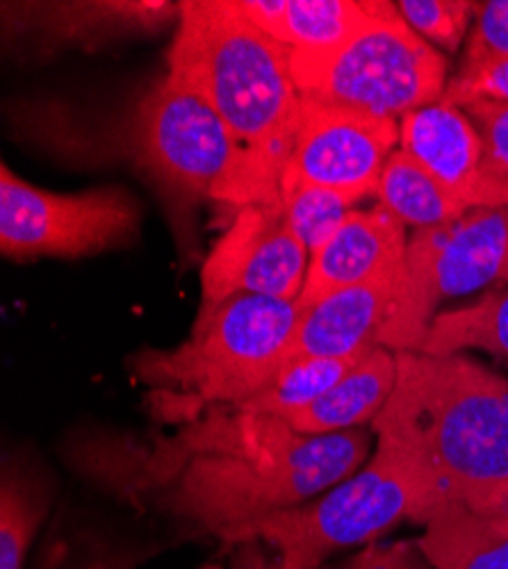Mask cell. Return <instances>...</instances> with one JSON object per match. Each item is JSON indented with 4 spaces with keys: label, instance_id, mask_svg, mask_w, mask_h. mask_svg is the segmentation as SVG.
Wrapping results in <instances>:
<instances>
[{
    "label": "cell",
    "instance_id": "16",
    "mask_svg": "<svg viewBox=\"0 0 508 569\" xmlns=\"http://www.w3.org/2000/svg\"><path fill=\"white\" fill-rule=\"evenodd\" d=\"M397 386V353L386 347L369 349L315 403L283 417L301 436H331L365 429L386 408Z\"/></svg>",
    "mask_w": 508,
    "mask_h": 569
},
{
    "label": "cell",
    "instance_id": "27",
    "mask_svg": "<svg viewBox=\"0 0 508 569\" xmlns=\"http://www.w3.org/2000/svg\"><path fill=\"white\" fill-rule=\"evenodd\" d=\"M495 56H508V0H490L477 8L466 64Z\"/></svg>",
    "mask_w": 508,
    "mask_h": 569
},
{
    "label": "cell",
    "instance_id": "17",
    "mask_svg": "<svg viewBox=\"0 0 508 569\" xmlns=\"http://www.w3.org/2000/svg\"><path fill=\"white\" fill-rule=\"evenodd\" d=\"M242 12L290 51H331L353 37L381 3L377 0H240Z\"/></svg>",
    "mask_w": 508,
    "mask_h": 569
},
{
    "label": "cell",
    "instance_id": "30",
    "mask_svg": "<svg viewBox=\"0 0 508 569\" xmlns=\"http://www.w3.org/2000/svg\"><path fill=\"white\" fill-rule=\"evenodd\" d=\"M238 569H273V562H267L265 556L260 553V549L256 547V542H245L238 562Z\"/></svg>",
    "mask_w": 508,
    "mask_h": 569
},
{
    "label": "cell",
    "instance_id": "7",
    "mask_svg": "<svg viewBox=\"0 0 508 569\" xmlns=\"http://www.w3.org/2000/svg\"><path fill=\"white\" fill-rule=\"evenodd\" d=\"M292 78L303 99L381 119L434 106L447 89V60L397 12L381 3L353 37L331 51H292Z\"/></svg>",
    "mask_w": 508,
    "mask_h": 569
},
{
    "label": "cell",
    "instance_id": "25",
    "mask_svg": "<svg viewBox=\"0 0 508 569\" xmlns=\"http://www.w3.org/2000/svg\"><path fill=\"white\" fill-rule=\"evenodd\" d=\"M472 101L508 103V56L484 58L460 67L447 82L440 103L464 108Z\"/></svg>",
    "mask_w": 508,
    "mask_h": 569
},
{
    "label": "cell",
    "instance_id": "18",
    "mask_svg": "<svg viewBox=\"0 0 508 569\" xmlns=\"http://www.w3.org/2000/svg\"><path fill=\"white\" fill-rule=\"evenodd\" d=\"M434 569H508V515L436 503L418 540Z\"/></svg>",
    "mask_w": 508,
    "mask_h": 569
},
{
    "label": "cell",
    "instance_id": "28",
    "mask_svg": "<svg viewBox=\"0 0 508 569\" xmlns=\"http://www.w3.org/2000/svg\"><path fill=\"white\" fill-rule=\"evenodd\" d=\"M347 569H434V565L420 542H372L351 558Z\"/></svg>",
    "mask_w": 508,
    "mask_h": 569
},
{
    "label": "cell",
    "instance_id": "29",
    "mask_svg": "<svg viewBox=\"0 0 508 569\" xmlns=\"http://www.w3.org/2000/svg\"><path fill=\"white\" fill-rule=\"evenodd\" d=\"M466 203L468 208H508V180L477 176Z\"/></svg>",
    "mask_w": 508,
    "mask_h": 569
},
{
    "label": "cell",
    "instance_id": "31",
    "mask_svg": "<svg viewBox=\"0 0 508 569\" xmlns=\"http://www.w3.org/2000/svg\"><path fill=\"white\" fill-rule=\"evenodd\" d=\"M203 569H221V567H217V565H210V567H203Z\"/></svg>",
    "mask_w": 508,
    "mask_h": 569
},
{
    "label": "cell",
    "instance_id": "15",
    "mask_svg": "<svg viewBox=\"0 0 508 569\" xmlns=\"http://www.w3.org/2000/svg\"><path fill=\"white\" fill-rule=\"evenodd\" d=\"M399 144L404 153L418 160L466 203L479 176L484 147L475 123L464 110L438 101L406 114L399 123Z\"/></svg>",
    "mask_w": 508,
    "mask_h": 569
},
{
    "label": "cell",
    "instance_id": "19",
    "mask_svg": "<svg viewBox=\"0 0 508 569\" xmlns=\"http://www.w3.org/2000/svg\"><path fill=\"white\" fill-rule=\"evenodd\" d=\"M377 197L386 210L415 230L451 223L470 210L401 149L388 158L377 184Z\"/></svg>",
    "mask_w": 508,
    "mask_h": 569
},
{
    "label": "cell",
    "instance_id": "8",
    "mask_svg": "<svg viewBox=\"0 0 508 569\" xmlns=\"http://www.w3.org/2000/svg\"><path fill=\"white\" fill-rule=\"evenodd\" d=\"M508 280V208H470L464 217L415 230L381 347L418 351L436 308Z\"/></svg>",
    "mask_w": 508,
    "mask_h": 569
},
{
    "label": "cell",
    "instance_id": "4",
    "mask_svg": "<svg viewBox=\"0 0 508 569\" xmlns=\"http://www.w3.org/2000/svg\"><path fill=\"white\" fill-rule=\"evenodd\" d=\"M299 319L297 301L265 297H236L197 317L188 342L135 365L153 388L151 412L180 426L208 408L249 403L286 367Z\"/></svg>",
    "mask_w": 508,
    "mask_h": 569
},
{
    "label": "cell",
    "instance_id": "20",
    "mask_svg": "<svg viewBox=\"0 0 508 569\" xmlns=\"http://www.w3.org/2000/svg\"><path fill=\"white\" fill-rule=\"evenodd\" d=\"M470 349L508 358V290L490 292L477 303L436 315L418 353L454 356Z\"/></svg>",
    "mask_w": 508,
    "mask_h": 569
},
{
    "label": "cell",
    "instance_id": "26",
    "mask_svg": "<svg viewBox=\"0 0 508 569\" xmlns=\"http://www.w3.org/2000/svg\"><path fill=\"white\" fill-rule=\"evenodd\" d=\"M481 137V178L508 180V103L472 101L460 108Z\"/></svg>",
    "mask_w": 508,
    "mask_h": 569
},
{
    "label": "cell",
    "instance_id": "22",
    "mask_svg": "<svg viewBox=\"0 0 508 569\" xmlns=\"http://www.w3.org/2000/svg\"><path fill=\"white\" fill-rule=\"evenodd\" d=\"M281 208L288 226L312 256L325 247L356 203L333 189L315 184H283Z\"/></svg>",
    "mask_w": 508,
    "mask_h": 569
},
{
    "label": "cell",
    "instance_id": "10",
    "mask_svg": "<svg viewBox=\"0 0 508 569\" xmlns=\"http://www.w3.org/2000/svg\"><path fill=\"white\" fill-rule=\"evenodd\" d=\"M310 253L279 206H247L233 212L201 267V308L210 315L236 297L297 301Z\"/></svg>",
    "mask_w": 508,
    "mask_h": 569
},
{
    "label": "cell",
    "instance_id": "5",
    "mask_svg": "<svg viewBox=\"0 0 508 569\" xmlns=\"http://www.w3.org/2000/svg\"><path fill=\"white\" fill-rule=\"evenodd\" d=\"M438 503L415 462L379 442L353 477L301 506L273 512L230 536V545L265 540L279 558L273 569H321L331 553L372 545L406 519L422 521Z\"/></svg>",
    "mask_w": 508,
    "mask_h": 569
},
{
    "label": "cell",
    "instance_id": "14",
    "mask_svg": "<svg viewBox=\"0 0 508 569\" xmlns=\"http://www.w3.org/2000/svg\"><path fill=\"white\" fill-rule=\"evenodd\" d=\"M406 226L384 206L353 208L331 240L310 256L299 308H308L338 290L372 280L406 260Z\"/></svg>",
    "mask_w": 508,
    "mask_h": 569
},
{
    "label": "cell",
    "instance_id": "23",
    "mask_svg": "<svg viewBox=\"0 0 508 569\" xmlns=\"http://www.w3.org/2000/svg\"><path fill=\"white\" fill-rule=\"evenodd\" d=\"M395 8L425 41L451 53L464 43L477 12V6L468 0H399Z\"/></svg>",
    "mask_w": 508,
    "mask_h": 569
},
{
    "label": "cell",
    "instance_id": "11",
    "mask_svg": "<svg viewBox=\"0 0 508 569\" xmlns=\"http://www.w3.org/2000/svg\"><path fill=\"white\" fill-rule=\"evenodd\" d=\"M397 144L395 119L303 99L301 126L281 187H325L358 206L365 197L377 194L381 171Z\"/></svg>",
    "mask_w": 508,
    "mask_h": 569
},
{
    "label": "cell",
    "instance_id": "13",
    "mask_svg": "<svg viewBox=\"0 0 508 569\" xmlns=\"http://www.w3.org/2000/svg\"><path fill=\"white\" fill-rule=\"evenodd\" d=\"M401 269L404 264L362 284L338 290L308 308H299L301 319L288 362L299 358H349L381 347Z\"/></svg>",
    "mask_w": 508,
    "mask_h": 569
},
{
    "label": "cell",
    "instance_id": "1",
    "mask_svg": "<svg viewBox=\"0 0 508 569\" xmlns=\"http://www.w3.org/2000/svg\"><path fill=\"white\" fill-rule=\"evenodd\" d=\"M372 436L353 429L301 436L271 415L217 406L167 438L132 449L117 465L132 499H151L173 517L230 540L258 519L301 506L340 486L367 462Z\"/></svg>",
    "mask_w": 508,
    "mask_h": 569
},
{
    "label": "cell",
    "instance_id": "9",
    "mask_svg": "<svg viewBox=\"0 0 508 569\" xmlns=\"http://www.w3.org/2000/svg\"><path fill=\"white\" fill-rule=\"evenodd\" d=\"M140 230V208L121 187L56 194L0 169V251L12 260L87 258L126 247Z\"/></svg>",
    "mask_w": 508,
    "mask_h": 569
},
{
    "label": "cell",
    "instance_id": "24",
    "mask_svg": "<svg viewBox=\"0 0 508 569\" xmlns=\"http://www.w3.org/2000/svg\"><path fill=\"white\" fill-rule=\"evenodd\" d=\"M43 515L39 499L17 479L3 481L0 492V569H21Z\"/></svg>",
    "mask_w": 508,
    "mask_h": 569
},
{
    "label": "cell",
    "instance_id": "21",
    "mask_svg": "<svg viewBox=\"0 0 508 569\" xmlns=\"http://www.w3.org/2000/svg\"><path fill=\"white\" fill-rule=\"evenodd\" d=\"M365 353L349 358L290 360L265 392H260L256 399L238 408L283 419L290 412H297L315 403L319 397H325Z\"/></svg>",
    "mask_w": 508,
    "mask_h": 569
},
{
    "label": "cell",
    "instance_id": "3",
    "mask_svg": "<svg viewBox=\"0 0 508 569\" xmlns=\"http://www.w3.org/2000/svg\"><path fill=\"white\" fill-rule=\"evenodd\" d=\"M290 56L240 0L180 3L167 76L203 97L236 139L256 206L281 203V176L301 126Z\"/></svg>",
    "mask_w": 508,
    "mask_h": 569
},
{
    "label": "cell",
    "instance_id": "6",
    "mask_svg": "<svg viewBox=\"0 0 508 569\" xmlns=\"http://www.w3.org/2000/svg\"><path fill=\"white\" fill-rule=\"evenodd\" d=\"M135 160L153 180L178 230L203 201L233 208L256 206L236 139L210 103L169 76L137 106L132 121Z\"/></svg>",
    "mask_w": 508,
    "mask_h": 569
},
{
    "label": "cell",
    "instance_id": "12",
    "mask_svg": "<svg viewBox=\"0 0 508 569\" xmlns=\"http://www.w3.org/2000/svg\"><path fill=\"white\" fill-rule=\"evenodd\" d=\"M180 3L167 0H89V3H3L6 30L30 39L43 53L91 51L132 34L178 23Z\"/></svg>",
    "mask_w": 508,
    "mask_h": 569
},
{
    "label": "cell",
    "instance_id": "2",
    "mask_svg": "<svg viewBox=\"0 0 508 569\" xmlns=\"http://www.w3.org/2000/svg\"><path fill=\"white\" fill-rule=\"evenodd\" d=\"M397 353V386L372 421L379 442L408 456L438 503L508 515V383L481 362Z\"/></svg>",
    "mask_w": 508,
    "mask_h": 569
}]
</instances>
